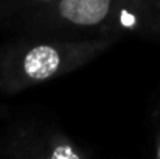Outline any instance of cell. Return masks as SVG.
I'll return each instance as SVG.
<instances>
[{
  "instance_id": "cell-1",
  "label": "cell",
  "mask_w": 160,
  "mask_h": 159,
  "mask_svg": "<svg viewBox=\"0 0 160 159\" xmlns=\"http://www.w3.org/2000/svg\"><path fill=\"white\" fill-rule=\"evenodd\" d=\"M118 41L16 34L0 45V92L16 95L68 75L106 53Z\"/></svg>"
},
{
  "instance_id": "cell-2",
  "label": "cell",
  "mask_w": 160,
  "mask_h": 159,
  "mask_svg": "<svg viewBox=\"0 0 160 159\" xmlns=\"http://www.w3.org/2000/svg\"><path fill=\"white\" fill-rule=\"evenodd\" d=\"M120 8L121 0H19L3 28L31 36L121 39Z\"/></svg>"
},
{
  "instance_id": "cell-3",
  "label": "cell",
  "mask_w": 160,
  "mask_h": 159,
  "mask_svg": "<svg viewBox=\"0 0 160 159\" xmlns=\"http://www.w3.org/2000/svg\"><path fill=\"white\" fill-rule=\"evenodd\" d=\"M2 159H47L45 130L34 123H16L5 136Z\"/></svg>"
},
{
  "instance_id": "cell-4",
  "label": "cell",
  "mask_w": 160,
  "mask_h": 159,
  "mask_svg": "<svg viewBox=\"0 0 160 159\" xmlns=\"http://www.w3.org/2000/svg\"><path fill=\"white\" fill-rule=\"evenodd\" d=\"M45 153L47 159H87L82 150L62 131H45Z\"/></svg>"
},
{
  "instance_id": "cell-5",
  "label": "cell",
  "mask_w": 160,
  "mask_h": 159,
  "mask_svg": "<svg viewBox=\"0 0 160 159\" xmlns=\"http://www.w3.org/2000/svg\"><path fill=\"white\" fill-rule=\"evenodd\" d=\"M146 31L145 38L160 39V0H145Z\"/></svg>"
},
{
  "instance_id": "cell-6",
  "label": "cell",
  "mask_w": 160,
  "mask_h": 159,
  "mask_svg": "<svg viewBox=\"0 0 160 159\" xmlns=\"http://www.w3.org/2000/svg\"><path fill=\"white\" fill-rule=\"evenodd\" d=\"M19 0H0V27H3L17 9Z\"/></svg>"
},
{
  "instance_id": "cell-7",
  "label": "cell",
  "mask_w": 160,
  "mask_h": 159,
  "mask_svg": "<svg viewBox=\"0 0 160 159\" xmlns=\"http://www.w3.org/2000/svg\"><path fill=\"white\" fill-rule=\"evenodd\" d=\"M157 120H159V126H157V136H156V159H160V105L157 108Z\"/></svg>"
},
{
  "instance_id": "cell-8",
  "label": "cell",
  "mask_w": 160,
  "mask_h": 159,
  "mask_svg": "<svg viewBox=\"0 0 160 159\" xmlns=\"http://www.w3.org/2000/svg\"><path fill=\"white\" fill-rule=\"evenodd\" d=\"M6 115H8V108H6V105H3V103L0 102V120L5 119Z\"/></svg>"
}]
</instances>
